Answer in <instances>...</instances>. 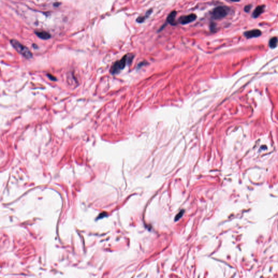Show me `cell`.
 Returning a JSON list of instances; mask_svg holds the SVG:
<instances>
[{"instance_id": "obj_1", "label": "cell", "mask_w": 278, "mask_h": 278, "mask_svg": "<svg viewBox=\"0 0 278 278\" xmlns=\"http://www.w3.org/2000/svg\"><path fill=\"white\" fill-rule=\"evenodd\" d=\"M134 58L132 54H127L124 55L120 60L115 62L110 68V72L112 75L118 74L122 70L124 69L126 65L129 64L133 61Z\"/></svg>"}, {"instance_id": "obj_2", "label": "cell", "mask_w": 278, "mask_h": 278, "mask_svg": "<svg viewBox=\"0 0 278 278\" xmlns=\"http://www.w3.org/2000/svg\"><path fill=\"white\" fill-rule=\"evenodd\" d=\"M11 46L16 50L19 53L21 54L26 59L32 58L33 54L29 49L22 44L21 43L17 41L15 39H11L10 41Z\"/></svg>"}, {"instance_id": "obj_3", "label": "cell", "mask_w": 278, "mask_h": 278, "mask_svg": "<svg viewBox=\"0 0 278 278\" xmlns=\"http://www.w3.org/2000/svg\"><path fill=\"white\" fill-rule=\"evenodd\" d=\"M229 12V8L226 6H219L212 11L211 16L214 20H221L227 16Z\"/></svg>"}, {"instance_id": "obj_4", "label": "cell", "mask_w": 278, "mask_h": 278, "mask_svg": "<svg viewBox=\"0 0 278 278\" xmlns=\"http://www.w3.org/2000/svg\"><path fill=\"white\" fill-rule=\"evenodd\" d=\"M197 19V15L194 14H191L187 15L181 16L178 19V22L182 25H186L195 21Z\"/></svg>"}, {"instance_id": "obj_5", "label": "cell", "mask_w": 278, "mask_h": 278, "mask_svg": "<svg viewBox=\"0 0 278 278\" xmlns=\"http://www.w3.org/2000/svg\"><path fill=\"white\" fill-rule=\"evenodd\" d=\"M244 35L247 39L259 37L261 35V32L259 29H253L245 32Z\"/></svg>"}, {"instance_id": "obj_6", "label": "cell", "mask_w": 278, "mask_h": 278, "mask_svg": "<svg viewBox=\"0 0 278 278\" xmlns=\"http://www.w3.org/2000/svg\"><path fill=\"white\" fill-rule=\"evenodd\" d=\"M34 33L35 34V35L37 37L43 40H48L51 37V34L45 31H42V30L35 31Z\"/></svg>"}, {"instance_id": "obj_7", "label": "cell", "mask_w": 278, "mask_h": 278, "mask_svg": "<svg viewBox=\"0 0 278 278\" xmlns=\"http://www.w3.org/2000/svg\"><path fill=\"white\" fill-rule=\"evenodd\" d=\"M176 11H171L167 17V21L172 26H176L177 23L176 21Z\"/></svg>"}, {"instance_id": "obj_8", "label": "cell", "mask_w": 278, "mask_h": 278, "mask_svg": "<svg viewBox=\"0 0 278 278\" xmlns=\"http://www.w3.org/2000/svg\"><path fill=\"white\" fill-rule=\"evenodd\" d=\"M265 9V5H259L257 6L255 9L253 11V13L252 14V17L253 18H257V17L260 16L264 11Z\"/></svg>"}, {"instance_id": "obj_9", "label": "cell", "mask_w": 278, "mask_h": 278, "mask_svg": "<svg viewBox=\"0 0 278 278\" xmlns=\"http://www.w3.org/2000/svg\"><path fill=\"white\" fill-rule=\"evenodd\" d=\"M152 9H149L148 11H147L146 12L145 15L143 16H139L137 19H136V22L138 23H142L144 21V20L146 19V18H147L148 16H150V14L152 13Z\"/></svg>"}, {"instance_id": "obj_10", "label": "cell", "mask_w": 278, "mask_h": 278, "mask_svg": "<svg viewBox=\"0 0 278 278\" xmlns=\"http://www.w3.org/2000/svg\"><path fill=\"white\" fill-rule=\"evenodd\" d=\"M278 39L277 37H272L269 41V46L271 48H275L277 46Z\"/></svg>"}, {"instance_id": "obj_11", "label": "cell", "mask_w": 278, "mask_h": 278, "mask_svg": "<svg viewBox=\"0 0 278 278\" xmlns=\"http://www.w3.org/2000/svg\"><path fill=\"white\" fill-rule=\"evenodd\" d=\"M46 76H47L48 78L52 81H53V82H55V81H57V78L54 76L53 75H51L50 74H47Z\"/></svg>"}, {"instance_id": "obj_12", "label": "cell", "mask_w": 278, "mask_h": 278, "mask_svg": "<svg viewBox=\"0 0 278 278\" xmlns=\"http://www.w3.org/2000/svg\"><path fill=\"white\" fill-rule=\"evenodd\" d=\"M184 213V211H180L179 214H178L176 216V217H175V221H178V220L180 219L182 217V216L183 215Z\"/></svg>"}, {"instance_id": "obj_13", "label": "cell", "mask_w": 278, "mask_h": 278, "mask_svg": "<svg viewBox=\"0 0 278 278\" xmlns=\"http://www.w3.org/2000/svg\"><path fill=\"white\" fill-rule=\"evenodd\" d=\"M251 7L252 5H247L245 6V8H244V10L246 11V12H249L250 10L251 9Z\"/></svg>"}, {"instance_id": "obj_14", "label": "cell", "mask_w": 278, "mask_h": 278, "mask_svg": "<svg viewBox=\"0 0 278 278\" xmlns=\"http://www.w3.org/2000/svg\"><path fill=\"white\" fill-rule=\"evenodd\" d=\"M210 29L211 31H215L216 29V24L214 23H211V25H210Z\"/></svg>"}, {"instance_id": "obj_15", "label": "cell", "mask_w": 278, "mask_h": 278, "mask_svg": "<svg viewBox=\"0 0 278 278\" xmlns=\"http://www.w3.org/2000/svg\"><path fill=\"white\" fill-rule=\"evenodd\" d=\"M60 5V3H58V2H55V3H54L53 4V5L54 7H58Z\"/></svg>"}]
</instances>
